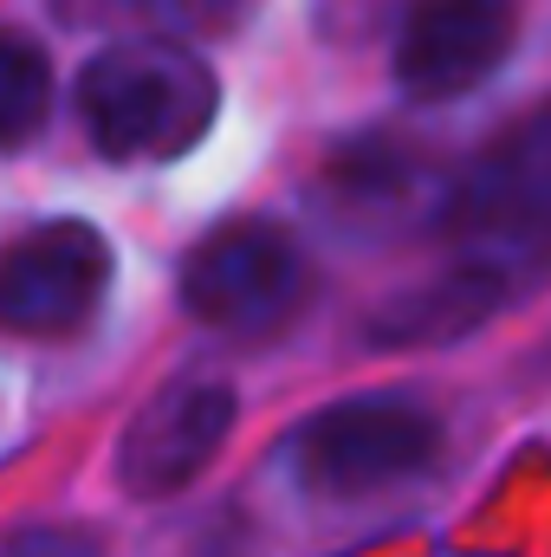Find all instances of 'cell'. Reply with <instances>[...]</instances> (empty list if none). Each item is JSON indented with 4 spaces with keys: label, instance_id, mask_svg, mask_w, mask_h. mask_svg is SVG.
I'll list each match as a JSON object with an SVG mask.
<instances>
[{
    "label": "cell",
    "instance_id": "cell-6",
    "mask_svg": "<svg viewBox=\"0 0 551 557\" xmlns=\"http://www.w3.org/2000/svg\"><path fill=\"white\" fill-rule=\"evenodd\" d=\"M228 434H234V389L215 383V376H188V383L162 389V396L124 428L118 480H124V493H137V499H169V493H182V486L221 454Z\"/></svg>",
    "mask_w": 551,
    "mask_h": 557
},
{
    "label": "cell",
    "instance_id": "cell-4",
    "mask_svg": "<svg viewBox=\"0 0 551 557\" xmlns=\"http://www.w3.org/2000/svg\"><path fill=\"white\" fill-rule=\"evenodd\" d=\"M111 278V247L85 221H46L0 253V324L26 337L78 331Z\"/></svg>",
    "mask_w": 551,
    "mask_h": 557
},
{
    "label": "cell",
    "instance_id": "cell-5",
    "mask_svg": "<svg viewBox=\"0 0 551 557\" xmlns=\"http://www.w3.org/2000/svg\"><path fill=\"white\" fill-rule=\"evenodd\" d=\"M513 52V0H415L396 33V78L421 104L461 98Z\"/></svg>",
    "mask_w": 551,
    "mask_h": 557
},
{
    "label": "cell",
    "instance_id": "cell-2",
    "mask_svg": "<svg viewBox=\"0 0 551 557\" xmlns=\"http://www.w3.org/2000/svg\"><path fill=\"white\" fill-rule=\"evenodd\" d=\"M441 447V428L428 409H415L403 396H357L338 409H318L298 421L292 434V473L311 493L331 499H357V493H383L396 480L421 473Z\"/></svg>",
    "mask_w": 551,
    "mask_h": 557
},
{
    "label": "cell",
    "instance_id": "cell-7",
    "mask_svg": "<svg viewBox=\"0 0 551 557\" xmlns=\"http://www.w3.org/2000/svg\"><path fill=\"white\" fill-rule=\"evenodd\" d=\"M461 227L493 247H551V104L493 143L461 182Z\"/></svg>",
    "mask_w": 551,
    "mask_h": 557
},
{
    "label": "cell",
    "instance_id": "cell-3",
    "mask_svg": "<svg viewBox=\"0 0 551 557\" xmlns=\"http://www.w3.org/2000/svg\"><path fill=\"white\" fill-rule=\"evenodd\" d=\"M305 298V260L292 234L273 221H241L215 240H201L182 267V305L195 324L228 331V337H260L292 318Z\"/></svg>",
    "mask_w": 551,
    "mask_h": 557
},
{
    "label": "cell",
    "instance_id": "cell-8",
    "mask_svg": "<svg viewBox=\"0 0 551 557\" xmlns=\"http://www.w3.org/2000/svg\"><path fill=\"white\" fill-rule=\"evenodd\" d=\"M493 305H500V273H493V267H461V273H441L434 285H421V292H409V298H396L370 331H377V344L454 337V331L480 324Z\"/></svg>",
    "mask_w": 551,
    "mask_h": 557
},
{
    "label": "cell",
    "instance_id": "cell-10",
    "mask_svg": "<svg viewBox=\"0 0 551 557\" xmlns=\"http://www.w3.org/2000/svg\"><path fill=\"white\" fill-rule=\"evenodd\" d=\"M137 7L169 33H228L247 13V0H137Z\"/></svg>",
    "mask_w": 551,
    "mask_h": 557
},
{
    "label": "cell",
    "instance_id": "cell-11",
    "mask_svg": "<svg viewBox=\"0 0 551 557\" xmlns=\"http://www.w3.org/2000/svg\"><path fill=\"white\" fill-rule=\"evenodd\" d=\"M0 557H105L91 532H72V525H20V532H0Z\"/></svg>",
    "mask_w": 551,
    "mask_h": 557
},
{
    "label": "cell",
    "instance_id": "cell-9",
    "mask_svg": "<svg viewBox=\"0 0 551 557\" xmlns=\"http://www.w3.org/2000/svg\"><path fill=\"white\" fill-rule=\"evenodd\" d=\"M52 104V65L26 33H0V149H20L46 124Z\"/></svg>",
    "mask_w": 551,
    "mask_h": 557
},
{
    "label": "cell",
    "instance_id": "cell-1",
    "mask_svg": "<svg viewBox=\"0 0 551 557\" xmlns=\"http://www.w3.org/2000/svg\"><path fill=\"white\" fill-rule=\"evenodd\" d=\"M221 111L215 72L169 39L105 46L78 78V117L91 143L118 162H169L208 137Z\"/></svg>",
    "mask_w": 551,
    "mask_h": 557
}]
</instances>
